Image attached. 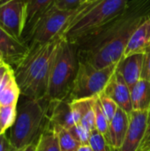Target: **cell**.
Wrapping results in <instances>:
<instances>
[{
  "label": "cell",
  "mask_w": 150,
  "mask_h": 151,
  "mask_svg": "<svg viewBox=\"0 0 150 151\" xmlns=\"http://www.w3.org/2000/svg\"><path fill=\"white\" fill-rule=\"evenodd\" d=\"M51 124V123H50ZM53 129L55 130L58 142H59V146H60V150L61 151H77L80 148V144L72 136L70 132L58 125H54L51 124Z\"/></svg>",
  "instance_id": "ffe728a7"
},
{
  "label": "cell",
  "mask_w": 150,
  "mask_h": 151,
  "mask_svg": "<svg viewBox=\"0 0 150 151\" xmlns=\"http://www.w3.org/2000/svg\"><path fill=\"white\" fill-rule=\"evenodd\" d=\"M61 35L44 43L29 46L22 61L15 67L14 75L20 93L30 99H44L47 96L50 72Z\"/></svg>",
  "instance_id": "7a4b0ae2"
},
{
  "label": "cell",
  "mask_w": 150,
  "mask_h": 151,
  "mask_svg": "<svg viewBox=\"0 0 150 151\" xmlns=\"http://www.w3.org/2000/svg\"><path fill=\"white\" fill-rule=\"evenodd\" d=\"M103 93L111 97L126 113L129 114L133 111L131 100V89L118 71L111 77Z\"/></svg>",
  "instance_id": "8fae6325"
},
{
  "label": "cell",
  "mask_w": 150,
  "mask_h": 151,
  "mask_svg": "<svg viewBox=\"0 0 150 151\" xmlns=\"http://www.w3.org/2000/svg\"><path fill=\"white\" fill-rule=\"evenodd\" d=\"M0 151H16L11 145L9 138L6 136L5 132L0 134Z\"/></svg>",
  "instance_id": "f1b7e54d"
},
{
  "label": "cell",
  "mask_w": 150,
  "mask_h": 151,
  "mask_svg": "<svg viewBox=\"0 0 150 151\" xmlns=\"http://www.w3.org/2000/svg\"><path fill=\"white\" fill-rule=\"evenodd\" d=\"M136 151H150V111L148 119V126L142 142Z\"/></svg>",
  "instance_id": "83f0119b"
},
{
  "label": "cell",
  "mask_w": 150,
  "mask_h": 151,
  "mask_svg": "<svg viewBox=\"0 0 150 151\" xmlns=\"http://www.w3.org/2000/svg\"><path fill=\"white\" fill-rule=\"evenodd\" d=\"M0 62H4V57H3V54L1 53V51H0Z\"/></svg>",
  "instance_id": "d6a6232c"
},
{
  "label": "cell",
  "mask_w": 150,
  "mask_h": 151,
  "mask_svg": "<svg viewBox=\"0 0 150 151\" xmlns=\"http://www.w3.org/2000/svg\"><path fill=\"white\" fill-rule=\"evenodd\" d=\"M131 100L134 111H150V82L141 79L131 88Z\"/></svg>",
  "instance_id": "ac0fdd59"
},
{
  "label": "cell",
  "mask_w": 150,
  "mask_h": 151,
  "mask_svg": "<svg viewBox=\"0 0 150 151\" xmlns=\"http://www.w3.org/2000/svg\"><path fill=\"white\" fill-rule=\"evenodd\" d=\"M25 16V0H0V27L19 42H23Z\"/></svg>",
  "instance_id": "ba28073f"
},
{
  "label": "cell",
  "mask_w": 150,
  "mask_h": 151,
  "mask_svg": "<svg viewBox=\"0 0 150 151\" xmlns=\"http://www.w3.org/2000/svg\"><path fill=\"white\" fill-rule=\"evenodd\" d=\"M118 63L103 69H97L87 63L80 62L74 84L67 100L71 102L99 96L104 91L116 73Z\"/></svg>",
  "instance_id": "8992f818"
},
{
  "label": "cell",
  "mask_w": 150,
  "mask_h": 151,
  "mask_svg": "<svg viewBox=\"0 0 150 151\" xmlns=\"http://www.w3.org/2000/svg\"><path fill=\"white\" fill-rule=\"evenodd\" d=\"M89 145L94 151H114L107 140L96 130H93L90 134Z\"/></svg>",
  "instance_id": "603a6c76"
},
{
  "label": "cell",
  "mask_w": 150,
  "mask_h": 151,
  "mask_svg": "<svg viewBox=\"0 0 150 151\" xmlns=\"http://www.w3.org/2000/svg\"><path fill=\"white\" fill-rule=\"evenodd\" d=\"M29 50V46L12 38L0 27V51L4 57V62L14 68L22 61Z\"/></svg>",
  "instance_id": "30bf717a"
},
{
  "label": "cell",
  "mask_w": 150,
  "mask_h": 151,
  "mask_svg": "<svg viewBox=\"0 0 150 151\" xmlns=\"http://www.w3.org/2000/svg\"><path fill=\"white\" fill-rule=\"evenodd\" d=\"M150 46V15H149L132 35L126 48L124 58L134 55L144 54Z\"/></svg>",
  "instance_id": "9a60e30c"
},
{
  "label": "cell",
  "mask_w": 150,
  "mask_h": 151,
  "mask_svg": "<svg viewBox=\"0 0 150 151\" xmlns=\"http://www.w3.org/2000/svg\"><path fill=\"white\" fill-rule=\"evenodd\" d=\"M35 148H36V143H34V144H31L22 150H19L16 151H35Z\"/></svg>",
  "instance_id": "1f68e13d"
},
{
  "label": "cell",
  "mask_w": 150,
  "mask_h": 151,
  "mask_svg": "<svg viewBox=\"0 0 150 151\" xmlns=\"http://www.w3.org/2000/svg\"><path fill=\"white\" fill-rule=\"evenodd\" d=\"M11 66L8 64H6L5 62H1L0 63V88H1V85H2L3 79L4 77V74H5V73L7 72V70Z\"/></svg>",
  "instance_id": "f546056e"
},
{
  "label": "cell",
  "mask_w": 150,
  "mask_h": 151,
  "mask_svg": "<svg viewBox=\"0 0 150 151\" xmlns=\"http://www.w3.org/2000/svg\"><path fill=\"white\" fill-rule=\"evenodd\" d=\"M75 10H64L54 4L41 16L27 43L28 46L44 44L62 35Z\"/></svg>",
  "instance_id": "52a82bcc"
},
{
  "label": "cell",
  "mask_w": 150,
  "mask_h": 151,
  "mask_svg": "<svg viewBox=\"0 0 150 151\" xmlns=\"http://www.w3.org/2000/svg\"><path fill=\"white\" fill-rule=\"evenodd\" d=\"M20 89L15 79L14 70L11 66L4 74L0 88V106L17 105Z\"/></svg>",
  "instance_id": "e0dca14e"
},
{
  "label": "cell",
  "mask_w": 150,
  "mask_h": 151,
  "mask_svg": "<svg viewBox=\"0 0 150 151\" xmlns=\"http://www.w3.org/2000/svg\"><path fill=\"white\" fill-rule=\"evenodd\" d=\"M79 65L77 46L61 35L50 72L46 96L49 101L68 99L74 84Z\"/></svg>",
  "instance_id": "5b68a950"
},
{
  "label": "cell",
  "mask_w": 150,
  "mask_h": 151,
  "mask_svg": "<svg viewBox=\"0 0 150 151\" xmlns=\"http://www.w3.org/2000/svg\"><path fill=\"white\" fill-rule=\"evenodd\" d=\"M98 98L100 100L102 108L103 110V112H104L106 118L108 119L109 122H111L117 112V110L118 108V104L111 97L106 96L103 92H102L98 96Z\"/></svg>",
  "instance_id": "cb8c5ba5"
},
{
  "label": "cell",
  "mask_w": 150,
  "mask_h": 151,
  "mask_svg": "<svg viewBox=\"0 0 150 151\" xmlns=\"http://www.w3.org/2000/svg\"><path fill=\"white\" fill-rule=\"evenodd\" d=\"M150 15V0H130L125 11L77 46L79 61L97 69L118 64L141 23Z\"/></svg>",
  "instance_id": "6da1fadb"
},
{
  "label": "cell",
  "mask_w": 150,
  "mask_h": 151,
  "mask_svg": "<svg viewBox=\"0 0 150 151\" xmlns=\"http://www.w3.org/2000/svg\"><path fill=\"white\" fill-rule=\"evenodd\" d=\"M94 111L95 115V129L107 140L109 142V132H110V122L106 118L103 110L102 108L98 96L95 99ZM110 143V142H109ZM111 145V144H110Z\"/></svg>",
  "instance_id": "44dd1931"
},
{
  "label": "cell",
  "mask_w": 150,
  "mask_h": 151,
  "mask_svg": "<svg viewBox=\"0 0 150 151\" xmlns=\"http://www.w3.org/2000/svg\"><path fill=\"white\" fill-rule=\"evenodd\" d=\"M48 116L51 124L58 125L66 129L79 124L72 112L71 102L68 100L50 101Z\"/></svg>",
  "instance_id": "7c38bea8"
},
{
  "label": "cell",
  "mask_w": 150,
  "mask_h": 151,
  "mask_svg": "<svg viewBox=\"0 0 150 151\" xmlns=\"http://www.w3.org/2000/svg\"><path fill=\"white\" fill-rule=\"evenodd\" d=\"M130 0H90L75 10L62 36L78 45L120 15Z\"/></svg>",
  "instance_id": "3957f363"
},
{
  "label": "cell",
  "mask_w": 150,
  "mask_h": 151,
  "mask_svg": "<svg viewBox=\"0 0 150 151\" xmlns=\"http://www.w3.org/2000/svg\"><path fill=\"white\" fill-rule=\"evenodd\" d=\"M55 0H25L26 16L22 40L25 43L41 16L54 4Z\"/></svg>",
  "instance_id": "4fadbf2b"
},
{
  "label": "cell",
  "mask_w": 150,
  "mask_h": 151,
  "mask_svg": "<svg viewBox=\"0 0 150 151\" xmlns=\"http://www.w3.org/2000/svg\"><path fill=\"white\" fill-rule=\"evenodd\" d=\"M141 79L146 80L150 82V46L144 52V59Z\"/></svg>",
  "instance_id": "4316f807"
},
{
  "label": "cell",
  "mask_w": 150,
  "mask_h": 151,
  "mask_svg": "<svg viewBox=\"0 0 150 151\" xmlns=\"http://www.w3.org/2000/svg\"><path fill=\"white\" fill-rule=\"evenodd\" d=\"M2 133H4V131H3V129H2V127H1V124H0V134H1Z\"/></svg>",
  "instance_id": "836d02e7"
},
{
  "label": "cell",
  "mask_w": 150,
  "mask_h": 151,
  "mask_svg": "<svg viewBox=\"0 0 150 151\" xmlns=\"http://www.w3.org/2000/svg\"><path fill=\"white\" fill-rule=\"evenodd\" d=\"M149 111H132L129 113V125L123 145L119 151H136L145 135Z\"/></svg>",
  "instance_id": "9c48e42d"
},
{
  "label": "cell",
  "mask_w": 150,
  "mask_h": 151,
  "mask_svg": "<svg viewBox=\"0 0 150 151\" xmlns=\"http://www.w3.org/2000/svg\"><path fill=\"white\" fill-rule=\"evenodd\" d=\"M50 101L47 98L35 100L26 97L17 106V116L10 128L9 140L16 150L36 143L50 123Z\"/></svg>",
  "instance_id": "277c9868"
},
{
  "label": "cell",
  "mask_w": 150,
  "mask_h": 151,
  "mask_svg": "<svg viewBox=\"0 0 150 151\" xmlns=\"http://www.w3.org/2000/svg\"><path fill=\"white\" fill-rule=\"evenodd\" d=\"M35 151H61L57 135L50 122L39 137Z\"/></svg>",
  "instance_id": "d6986e66"
},
{
  "label": "cell",
  "mask_w": 150,
  "mask_h": 151,
  "mask_svg": "<svg viewBox=\"0 0 150 151\" xmlns=\"http://www.w3.org/2000/svg\"><path fill=\"white\" fill-rule=\"evenodd\" d=\"M90 0H55L54 4L64 10H76Z\"/></svg>",
  "instance_id": "484cf974"
},
{
  "label": "cell",
  "mask_w": 150,
  "mask_h": 151,
  "mask_svg": "<svg viewBox=\"0 0 150 151\" xmlns=\"http://www.w3.org/2000/svg\"><path fill=\"white\" fill-rule=\"evenodd\" d=\"M0 63H1V62H0Z\"/></svg>",
  "instance_id": "e575fe53"
},
{
  "label": "cell",
  "mask_w": 150,
  "mask_h": 151,
  "mask_svg": "<svg viewBox=\"0 0 150 151\" xmlns=\"http://www.w3.org/2000/svg\"><path fill=\"white\" fill-rule=\"evenodd\" d=\"M72 136L80 144V145H88L89 144V139L91 133L88 132L80 123L74 125L70 129H67Z\"/></svg>",
  "instance_id": "d4e9b609"
},
{
  "label": "cell",
  "mask_w": 150,
  "mask_h": 151,
  "mask_svg": "<svg viewBox=\"0 0 150 151\" xmlns=\"http://www.w3.org/2000/svg\"><path fill=\"white\" fill-rule=\"evenodd\" d=\"M17 116V105L0 106V124L4 132L11 128Z\"/></svg>",
  "instance_id": "7402d4cb"
},
{
  "label": "cell",
  "mask_w": 150,
  "mask_h": 151,
  "mask_svg": "<svg viewBox=\"0 0 150 151\" xmlns=\"http://www.w3.org/2000/svg\"><path fill=\"white\" fill-rule=\"evenodd\" d=\"M143 59L144 54H134L123 58L118 65L117 71L122 75L130 89L141 78Z\"/></svg>",
  "instance_id": "5bb4252c"
},
{
  "label": "cell",
  "mask_w": 150,
  "mask_h": 151,
  "mask_svg": "<svg viewBox=\"0 0 150 151\" xmlns=\"http://www.w3.org/2000/svg\"><path fill=\"white\" fill-rule=\"evenodd\" d=\"M129 114L121 108H118L117 112L110 122L109 142L114 151H119L128 128Z\"/></svg>",
  "instance_id": "2e32d148"
},
{
  "label": "cell",
  "mask_w": 150,
  "mask_h": 151,
  "mask_svg": "<svg viewBox=\"0 0 150 151\" xmlns=\"http://www.w3.org/2000/svg\"><path fill=\"white\" fill-rule=\"evenodd\" d=\"M77 151H94L93 149L91 148V146L89 144L88 145H80V148L78 149Z\"/></svg>",
  "instance_id": "4dcf8cb0"
}]
</instances>
